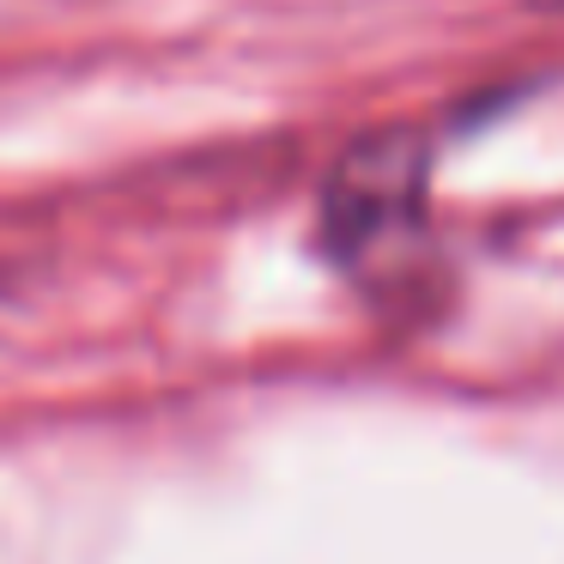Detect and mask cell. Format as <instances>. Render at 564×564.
Listing matches in <instances>:
<instances>
[{"label":"cell","mask_w":564,"mask_h":564,"mask_svg":"<svg viewBox=\"0 0 564 564\" xmlns=\"http://www.w3.org/2000/svg\"><path fill=\"white\" fill-rule=\"evenodd\" d=\"M419 207H425L419 152L413 147H365V152H352L346 176L334 183L328 237H334V249L365 261L370 249H389V237L413 231Z\"/></svg>","instance_id":"cell-1"}]
</instances>
